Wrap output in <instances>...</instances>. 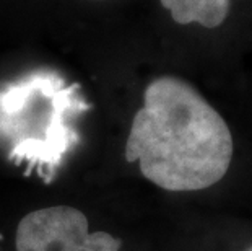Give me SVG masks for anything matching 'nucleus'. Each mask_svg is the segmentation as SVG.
I'll return each mask as SVG.
<instances>
[{
	"mask_svg": "<svg viewBox=\"0 0 252 251\" xmlns=\"http://www.w3.org/2000/svg\"><path fill=\"white\" fill-rule=\"evenodd\" d=\"M229 3L231 0H161L176 23H198L205 28H217L226 20Z\"/></svg>",
	"mask_w": 252,
	"mask_h": 251,
	"instance_id": "nucleus-4",
	"label": "nucleus"
},
{
	"mask_svg": "<svg viewBox=\"0 0 252 251\" xmlns=\"http://www.w3.org/2000/svg\"><path fill=\"white\" fill-rule=\"evenodd\" d=\"M251 251H252V250H251Z\"/></svg>",
	"mask_w": 252,
	"mask_h": 251,
	"instance_id": "nucleus-5",
	"label": "nucleus"
},
{
	"mask_svg": "<svg viewBox=\"0 0 252 251\" xmlns=\"http://www.w3.org/2000/svg\"><path fill=\"white\" fill-rule=\"evenodd\" d=\"M233 136L221 114L178 77L148 83L133 116L126 160L166 191H200L217 184L233 160Z\"/></svg>",
	"mask_w": 252,
	"mask_h": 251,
	"instance_id": "nucleus-1",
	"label": "nucleus"
},
{
	"mask_svg": "<svg viewBox=\"0 0 252 251\" xmlns=\"http://www.w3.org/2000/svg\"><path fill=\"white\" fill-rule=\"evenodd\" d=\"M90 105L78 83L34 71L0 87V147L10 162L52 181L78 143V116Z\"/></svg>",
	"mask_w": 252,
	"mask_h": 251,
	"instance_id": "nucleus-2",
	"label": "nucleus"
},
{
	"mask_svg": "<svg viewBox=\"0 0 252 251\" xmlns=\"http://www.w3.org/2000/svg\"><path fill=\"white\" fill-rule=\"evenodd\" d=\"M87 215L73 207L33 211L17 228V251H119L121 240L106 232H90Z\"/></svg>",
	"mask_w": 252,
	"mask_h": 251,
	"instance_id": "nucleus-3",
	"label": "nucleus"
}]
</instances>
